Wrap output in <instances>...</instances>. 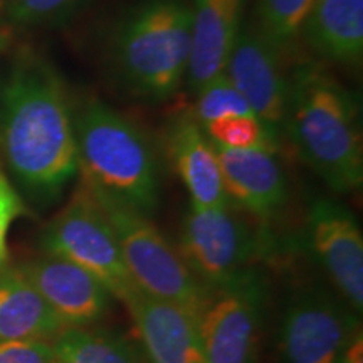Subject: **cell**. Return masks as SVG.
Returning a JSON list of instances; mask_svg holds the SVG:
<instances>
[{
	"label": "cell",
	"instance_id": "obj_1",
	"mask_svg": "<svg viewBox=\"0 0 363 363\" xmlns=\"http://www.w3.org/2000/svg\"><path fill=\"white\" fill-rule=\"evenodd\" d=\"M0 106L12 177L38 201H52L79 174L74 120L61 78L43 59L22 57L9 74Z\"/></svg>",
	"mask_w": 363,
	"mask_h": 363
},
{
	"label": "cell",
	"instance_id": "obj_2",
	"mask_svg": "<svg viewBox=\"0 0 363 363\" xmlns=\"http://www.w3.org/2000/svg\"><path fill=\"white\" fill-rule=\"evenodd\" d=\"M283 130L305 162L337 194L363 184L360 111L352 93L315 65H301L288 83Z\"/></svg>",
	"mask_w": 363,
	"mask_h": 363
},
{
	"label": "cell",
	"instance_id": "obj_3",
	"mask_svg": "<svg viewBox=\"0 0 363 363\" xmlns=\"http://www.w3.org/2000/svg\"><path fill=\"white\" fill-rule=\"evenodd\" d=\"M72 120L81 179L140 214H155L160 169L142 130L99 99L84 101Z\"/></svg>",
	"mask_w": 363,
	"mask_h": 363
},
{
	"label": "cell",
	"instance_id": "obj_4",
	"mask_svg": "<svg viewBox=\"0 0 363 363\" xmlns=\"http://www.w3.org/2000/svg\"><path fill=\"white\" fill-rule=\"evenodd\" d=\"M190 7L184 0H143L118 26L113 62L136 96L165 101L187 78Z\"/></svg>",
	"mask_w": 363,
	"mask_h": 363
},
{
	"label": "cell",
	"instance_id": "obj_5",
	"mask_svg": "<svg viewBox=\"0 0 363 363\" xmlns=\"http://www.w3.org/2000/svg\"><path fill=\"white\" fill-rule=\"evenodd\" d=\"M93 194L115 230L125 266L136 288L148 296L175 303L199 315L211 289L190 272L179 249L165 239L150 217L110 195L98 190Z\"/></svg>",
	"mask_w": 363,
	"mask_h": 363
},
{
	"label": "cell",
	"instance_id": "obj_6",
	"mask_svg": "<svg viewBox=\"0 0 363 363\" xmlns=\"http://www.w3.org/2000/svg\"><path fill=\"white\" fill-rule=\"evenodd\" d=\"M274 240L267 233L252 229L235 207H197L190 203L180 227L179 249L182 259L201 283L220 288L252 262L267 254Z\"/></svg>",
	"mask_w": 363,
	"mask_h": 363
},
{
	"label": "cell",
	"instance_id": "obj_7",
	"mask_svg": "<svg viewBox=\"0 0 363 363\" xmlns=\"http://www.w3.org/2000/svg\"><path fill=\"white\" fill-rule=\"evenodd\" d=\"M43 246L96 276L121 303L140 291L126 269L110 220L83 179L71 201L45 225Z\"/></svg>",
	"mask_w": 363,
	"mask_h": 363
},
{
	"label": "cell",
	"instance_id": "obj_8",
	"mask_svg": "<svg viewBox=\"0 0 363 363\" xmlns=\"http://www.w3.org/2000/svg\"><path fill=\"white\" fill-rule=\"evenodd\" d=\"M267 281L251 266L212 289L197 315L208 363H257Z\"/></svg>",
	"mask_w": 363,
	"mask_h": 363
},
{
	"label": "cell",
	"instance_id": "obj_9",
	"mask_svg": "<svg viewBox=\"0 0 363 363\" xmlns=\"http://www.w3.org/2000/svg\"><path fill=\"white\" fill-rule=\"evenodd\" d=\"M360 318L338 294L305 286L288 298L281 313V363H337L343 347L360 328Z\"/></svg>",
	"mask_w": 363,
	"mask_h": 363
},
{
	"label": "cell",
	"instance_id": "obj_10",
	"mask_svg": "<svg viewBox=\"0 0 363 363\" xmlns=\"http://www.w3.org/2000/svg\"><path fill=\"white\" fill-rule=\"evenodd\" d=\"M305 242L340 298L360 315L363 310V235L350 208L318 197L306 216Z\"/></svg>",
	"mask_w": 363,
	"mask_h": 363
},
{
	"label": "cell",
	"instance_id": "obj_11",
	"mask_svg": "<svg viewBox=\"0 0 363 363\" xmlns=\"http://www.w3.org/2000/svg\"><path fill=\"white\" fill-rule=\"evenodd\" d=\"M224 74L246 99L254 116L278 136L288 101V79L279 61V48L257 27L242 26Z\"/></svg>",
	"mask_w": 363,
	"mask_h": 363
},
{
	"label": "cell",
	"instance_id": "obj_12",
	"mask_svg": "<svg viewBox=\"0 0 363 363\" xmlns=\"http://www.w3.org/2000/svg\"><path fill=\"white\" fill-rule=\"evenodd\" d=\"M21 271L67 328H88L110 311V289L66 257L48 252L27 262Z\"/></svg>",
	"mask_w": 363,
	"mask_h": 363
},
{
	"label": "cell",
	"instance_id": "obj_13",
	"mask_svg": "<svg viewBox=\"0 0 363 363\" xmlns=\"http://www.w3.org/2000/svg\"><path fill=\"white\" fill-rule=\"evenodd\" d=\"M125 306L145 363H208L195 313L143 291H136Z\"/></svg>",
	"mask_w": 363,
	"mask_h": 363
},
{
	"label": "cell",
	"instance_id": "obj_14",
	"mask_svg": "<svg viewBox=\"0 0 363 363\" xmlns=\"http://www.w3.org/2000/svg\"><path fill=\"white\" fill-rule=\"evenodd\" d=\"M216 152L230 203L262 227L274 220L288 203V180L274 150L216 147Z\"/></svg>",
	"mask_w": 363,
	"mask_h": 363
},
{
	"label": "cell",
	"instance_id": "obj_15",
	"mask_svg": "<svg viewBox=\"0 0 363 363\" xmlns=\"http://www.w3.org/2000/svg\"><path fill=\"white\" fill-rule=\"evenodd\" d=\"M246 0H194L190 7V59L187 79L199 91L224 74L242 27Z\"/></svg>",
	"mask_w": 363,
	"mask_h": 363
},
{
	"label": "cell",
	"instance_id": "obj_16",
	"mask_svg": "<svg viewBox=\"0 0 363 363\" xmlns=\"http://www.w3.org/2000/svg\"><path fill=\"white\" fill-rule=\"evenodd\" d=\"M167 147L175 172L197 207L233 206L225 194L214 143L192 115L174 118L167 131Z\"/></svg>",
	"mask_w": 363,
	"mask_h": 363
},
{
	"label": "cell",
	"instance_id": "obj_17",
	"mask_svg": "<svg viewBox=\"0 0 363 363\" xmlns=\"http://www.w3.org/2000/svg\"><path fill=\"white\" fill-rule=\"evenodd\" d=\"M66 328L21 267L0 264V340H54Z\"/></svg>",
	"mask_w": 363,
	"mask_h": 363
},
{
	"label": "cell",
	"instance_id": "obj_18",
	"mask_svg": "<svg viewBox=\"0 0 363 363\" xmlns=\"http://www.w3.org/2000/svg\"><path fill=\"white\" fill-rule=\"evenodd\" d=\"M301 33L321 57L358 62L363 54V0H315Z\"/></svg>",
	"mask_w": 363,
	"mask_h": 363
},
{
	"label": "cell",
	"instance_id": "obj_19",
	"mask_svg": "<svg viewBox=\"0 0 363 363\" xmlns=\"http://www.w3.org/2000/svg\"><path fill=\"white\" fill-rule=\"evenodd\" d=\"M59 363H145L142 352L115 331L66 328L52 340Z\"/></svg>",
	"mask_w": 363,
	"mask_h": 363
},
{
	"label": "cell",
	"instance_id": "obj_20",
	"mask_svg": "<svg viewBox=\"0 0 363 363\" xmlns=\"http://www.w3.org/2000/svg\"><path fill=\"white\" fill-rule=\"evenodd\" d=\"M315 0H257V29L283 49L301 34Z\"/></svg>",
	"mask_w": 363,
	"mask_h": 363
},
{
	"label": "cell",
	"instance_id": "obj_21",
	"mask_svg": "<svg viewBox=\"0 0 363 363\" xmlns=\"http://www.w3.org/2000/svg\"><path fill=\"white\" fill-rule=\"evenodd\" d=\"M216 147L230 150L276 147V136L254 115H230L202 126Z\"/></svg>",
	"mask_w": 363,
	"mask_h": 363
},
{
	"label": "cell",
	"instance_id": "obj_22",
	"mask_svg": "<svg viewBox=\"0 0 363 363\" xmlns=\"http://www.w3.org/2000/svg\"><path fill=\"white\" fill-rule=\"evenodd\" d=\"M195 93H197V101H195L194 118L201 126L230 115H254L246 99L227 79L225 74L208 81Z\"/></svg>",
	"mask_w": 363,
	"mask_h": 363
},
{
	"label": "cell",
	"instance_id": "obj_23",
	"mask_svg": "<svg viewBox=\"0 0 363 363\" xmlns=\"http://www.w3.org/2000/svg\"><path fill=\"white\" fill-rule=\"evenodd\" d=\"M86 0H9L7 17L19 27L57 24L79 11Z\"/></svg>",
	"mask_w": 363,
	"mask_h": 363
},
{
	"label": "cell",
	"instance_id": "obj_24",
	"mask_svg": "<svg viewBox=\"0 0 363 363\" xmlns=\"http://www.w3.org/2000/svg\"><path fill=\"white\" fill-rule=\"evenodd\" d=\"M0 363H59L52 340H0Z\"/></svg>",
	"mask_w": 363,
	"mask_h": 363
},
{
	"label": "cell",
	"instance_id": "obj_25",
	"mask_svg": "<svg viewBox=\"0 0 363 363\" xmlns=\"http://www.w3.org/2000/svg\"><path fill=\"white\" fill-rule=\"evenodd\" d=\"M24 202L0 165V264L7 261V235L12 222L24 214Z\"/></svg>",
	"mask_w": 363,
	"mask_h": 363
},
{
	"label": "cell",
	"instance_id": "obj_26",
	"mask_svg": "<svg viewBox=\"0 0 363 363\" xmlns=\"http://www.w3.org/2000/svg\"><path fill=\"white\" fill-rule=\"evenodd\" d=\"M337 363H363V331L362 326L352 335L343 347Z\"/></svg>",
	"mask_w": 363,
	"mask_h": 363
}]
</instances>
